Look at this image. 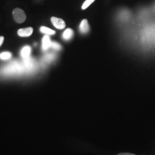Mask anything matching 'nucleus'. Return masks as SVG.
<instances>
[{"label":"nucleus","instance_id":"obj_1","mask_svg":"<svg viewBox=\"0 0 155 155\" xmlns=\"http://www.w3.org/2000/svg\"><path fill=\"white\" fill-rule=\"evenodd\" d=\"M13 16L15 21L18 24L24 22L27 18V16L24 11L18 8H15L13 10Z\"/></svg>","mask_w":155,"mask_h":155},{"label":"nucleus","instance_id":"obj_2","mask_svg":"<svg viewBox=\"0 0 155 155\" xmlns=\"http://www.w3.org/2000/svg\"><path fill=\"white\" fill-rule=\"evenodd\" d=\"M21 67L19 66V64L17 63H14L12 64L11 65L8 66L7 67L2 71V73L6 74H13L15 73H20L19 72L21 70Z\"/></svg>","mask_w":155,"mask_h":155},{"label":"nucleus","instance_id":"obj_3","mask_svg":"<svg viewBox=\"0 0 155 155\" xmlns=\"http://www.w3.org/2000/svg\"><path fill=\"white\" fill-rule=\"evenodd\" d=\"M51 21L54 27L59 29H63L66 27V23L64 21L59 18H57L56 17H52L51 18Z\"/></svg>","mask_w":155,"mask_h":155},{"label":"nucleus","instance_id":"obj_4","mask_svg":"<svg viewBox=\"0 0 155 155\" xmlns=\"http://www.w3.org/2000/svg\"><path fill=\"white\" fill-rule=\"evenodd\" d=\"M33 29L32 27L21 28L18 30L17 34L21 37H28L33 33Z\"/></svg>","mask_w":155,"mask_h":155},{"label":"nucleus","instance_id":"obj_5","mask_svg":"<svg viewBox=\"0 0 155 155\" xmlns=\"http://www.w3.org/2000/svg\"><path fill=\"white\" fill-rule=\"evenodd\" d=\"M79 31L83 34L88 33L90 31V26L89 22L86 19L83 20L79 26Z\"/></svg>","mask_w":155,"mask_h":155},{"label":"nucleus","instance_id":"obj_6","mask_svg":"<svg viewBox=\"0 0 155 155\" xmlns=\"http://www.w3.org/2000/svg\"><path fill=\"white\" fill-rule=\"evenodd\" d=\"M52 41L50 40L49 35H45L42 40V49L46 51L51 47Z\"/></svg>","mask_w":155,"mask_h":155},{"label":"nucleus","instance_id":"obj_7","mask_svg":"<svg viewBox=\"0 0 155 155\" xmlns=\"http://www.w3.org/2000/svg\"><path fill=\"white\" fill-rule=\"evenodd\" d=\"M31 52V48L29 46H25L24 47H23L22 50L21 51V56L22 58L24 59H27L29 58V56L30 55Z\"/></svg>","mask_w":155,"mask_h":155},{"label":"nucleus","instance_id":"obj_8","mask_svg":"<svg viewBox=\"0 0 155 155\" xmlns=\"http://www.w3.org/2000/svg\"><path fill=\"white\" fill-rule=\"evenodd\" d=\"M74 36V31L70 28H68L63 33V38L65 40H69L72 39Z\"/></svg>","mask_w":155,"mask_h":155},{"label":"nucleus","instance_id":"obj_9","mask_svg":"<svg viewBox=\"0 0 155 155\" xmlns=\"http://www.w3.org/2000/svg\"><path fill=\"white\" fill-rule=\"evenodd\" d=\"M40 31L41 33H44L46 35H53L55 33V31L45 27H41L40 29Z\"/></svg>","mask_w":155,"mask_h":155},{"label":"nucleus","instance_id":"obj_10","mask_svg":"<svg viewBox=\"0 0 155 155\" xmlns=\"http://www.w3.org/2000/svg\"><path fill=\"white\" fill-rule=\"evenodd\" d=\"M12 57V54L9 52H2L0 54V59L2 60H8Z\"/></svg>","mask_w":155,"mask_h":155},{"label":"nucleus","instance_id":"obj_11","mask_svg":"<svg viewBox=\"0 0 155 155\" xmlns=\"http://www.w3.org/2000/svg\"><path fill=\"white\" fill-rule=\"evenodd\" d=\"M95 1V0H86L84 1V2L83 3L82 6V9L83 10H84L86 9H87L89 6L91 4H92Z\"/></svg>","mask_w":155,"mask_h":155},{"label":"nucleus","instance_id":"obj_12","mask_svg":"<svg viewBox=\"0 0 155 155\" xmlns=\"http://www.w3.org/2000/svg\"><path fill=\"white\" fill-rule=\"evenodd\" d=\"M51 48L55 50H61V46L59 43L56 42H52Z\"/></svg>","mask_w":155,"mask_h":155},{"label":"nucleus","instance_id":"obj_13","mask_svg":"<svg viewBox=\"0 0 155 155\" xmlns=\"http://www.w3.org/2000/svg\"><path fill=\"white\" fill-rule=\"evenodd\" d=\"M54 57L55 56L53 54H48L46 56V59H47L48 61H51L54 59Z\"/></svg>","mask_w":155,"mask_h":155},{"label":"nucleus","instance_id":"obj_14","mask_svg":"<svg viewBox=\"0 0 155 155\" xmlns=\"http://www.w3.org/2000/svg\"><path fill=\"white\" fill-rule=\"evenodd\" d=\"M117 155H136L135 154H133V153H118Z\"/></svg>","mask_w":155,"mask_h":155},{"label":"nucleus","instance_id":"obj_15","mask_svg":"<svg viewBox=\"0 0 155 155\" xmlns=\"http://www.w3.org/2000/svg\"><path fill=\"white\" fill-rule=\"evenodd\" d=\"M4 41V38L3 36H0V47L1 45H2Z\"/></svg>","mask_w":155,"mask_h":155}]
</instances>
